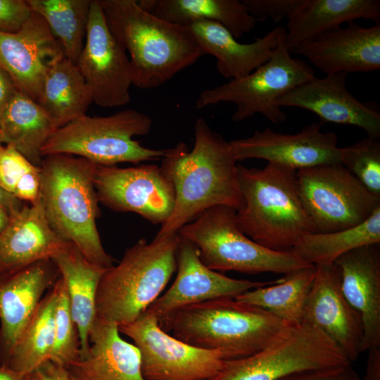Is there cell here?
Wrapping results in <instances>:
<instances>
[{"mask_svg": "<svg viewBox=\"0 0 380 380\" xmlns=\"http://www.w3.org/2000/svg\"><path fill=\"white\" fill-rule=\"evenodd\" d=\"M160 166L175 193L172 212L156 236L177 233L203 211L217 205L237 210L242 205L237 160L229 144L203 118L194 126V144L165 150Z\"/></svg>", "mask_w": 380, "mask_h": 380, "instance_id": "1", "label": "cell"}, {"mask_svg": "<svg viewBox=\"0 0 380 380\" xmlns=\"http://www.w3.org/2000/svg\"><path fill=\"white\" fill-rule=\"evenodd\" d=\"M108 26L129 54L132 84L158 87L204 55L190 30L142 8L136 0H99Z\"/></svg>", "mask_w": 380, "mask_h": 380, "instance_id": "2", "label": "cell"}, {"mask_svg": "<svg viewBox=\"0 0 380 380\" xmlns=\"http://www.w3.org/2000/svg\"><path fill=\"white\" fill-rule=\"evenodd\" d=\"M158 321L176 338L220 351L225 360L258 353L289 324L262 308L230 297L184 306Z\"/></svg>", "mask_w": 380, "mask_h": 380, "instance_id": "3", "label": "cell"}, {"mask_svg": "<svg viewBox=\"0 0 380 380\" xmlns=\"http://www.w3.org/2000/svg\"><path fill=\"white\" fill-rule=\"evenodd\" d=\"M96 166L72 155L43 157L40 197L53 230L87 260L108 269L115 259L105 251L96 224L100 213L94 183Z\"/></svg>", "mask_w": 380, "mask_h": 380, "instance_id": "4", "label": "cell"}, {"mask_svg": "<svg viewBox=\"0 0 380 380\" xmlns=\"http://www.w3.org/2000/svg\"><path fill=\"white\" fill-rule=\"evenodd\" d=\"M237 175L242 205L236 220L251 239L284 252L303 236L316 233L300 198L296 170L271 163L263 168L238 163Z\"/></svg>", "mask_w": 380, "mask_h": 380, "instance_id": "5", "label": "cell"}, {"mask_svg": "<svg viewBox=\"0 0 380 380\" xmlns=\"http://www.w3.org/2000/svg\"><path fill=\"white\" fill-rule=\"evenodd\" d=\"M180 235L139 239L115 266L108 268L98 286L96 318L118 327L134 322L160 296L177 271Z\"/></svg>", "mask_w": 380, "mask_h": 380, "instance_id": "6", "label": "cell"}, {"mask_svg": "<svg viewBox=\"0 0 380 380\" xmlns=\"http://www.w3.org/2000/svg\"><path fill=\"white\" fill-rule=\"evenodd\" d=\"M152 125L150 116L134 109L108 116L84 115L56 129L43 145L42 156H77L108 166L160 159L166 149L146 148L134 139L148 134Z\"/></svg>", "mask_w": 380, "mask_h": 380, "instance_id": "7", "label": "cell"}, {"mask_svg": "<svg viewBox=\"0 0 380 380\" xmlns=\"http://www.w3.org/2000/svg\"><path fill=\"white\" fill-rule=\"evenodd\" d=\"M177 233L194 243L202 262L216 272L286 274L314 266L292 251H272L251 239L239 227L236 210L225 205L203 211Z\"/></svg>", "mask_w": 380, "mask_h": 380, "instance_id": "8", "label": "cell"}, {"mask_svg": "<svg viewBox=\"0 0 380 380\" xmlns=\"http://www.w3.org/2000/svg\"><path fill=\"white\" fill-rule=\"evenodd\" d=\"M284 33L268 61L242 78L203 90L196 99V108L229 102L236 105L235 122L258 113L273 124L285 121L286 114L277 100L315 75L311 65L291 56Z\"/></svg>", "mask_w": 380, "mask_h": 380, "instance_id": "9", "label": "cell"}, {"mask_svg": "<svg viewBox=\"0 0 380 380\" xmlns=\"http://www.w3.org/2000/svg\"><path fill=\"white\" fill-rule=\"evenodd\" d=\"M341 348L317 328L289 324L266 347L243 358L224 360L210 380H278L302 370L351 365Z\"/></svg>", "mask_w": 380, "mask_h": 380, "instance_id": "10", "label": "cell"}, {"mask_svg": "<svg viewBox=\"0 0 380 380\" xmlns=\"http://www.w3.org/2000/svg\"><path fill=\"white\" fill-rule=\"evenodd\" d=\"M303 207L316 233L343 230L361 224L380 206V196L369 191L341 163L296 170Z\"/></svg>", "mask_w": 380, "mask_h": 380, "instance_id": "11", "label": "cell"}, {"mask_svg": "<svg viewBox=\"0 0 380 380\" xmlns=\"http://www.w3.org/2000/svg\"><path fill=\"white\" fill-rule=\"evenodd\" d=\"M118 330L139 349L146 380H210L225 360L220 351L194 347L170 335L153 316L141 314Z\"/></svg>", "mask_w": 380, "mask_h": 380, "instance_id": "12", "label": "cell"}, {"mask_svg": "<svg viewBox=\"0 0 380 380\" xmlns=\"http://www.w3.org/2000/svg\"><path fill=\"white\" fill-rule=\"evenodd\" d=\"M94 183L99 202L115 212L134 213L161 225L172 212L173 184L156 165L125 168L97 165Z\"/></svg>", "mask_w": 380, "mask_h": 380, "instance_id": "13", "label": "cell"}, {"mask_svg": "<svg viewBox=\"0 0 380 380\" xmlns=\"http://www.w3.org/2000/svg\"><path fill=\"white\" fill-rule=\"evenodd\" d=\"M76 65L96 105L118 107L130 101L129 59L111 33L99 0H91L85 42Z\"/></svg>", "mask_w": 380, "mask_h": 380, "instance_id": "14", "label": "cell"}, {"mask_svg": "<svg viewBox=\"0 0 380 380\" xmlns=\"http://www.w3.org/2000/svg\"><path fill=\"white\" fill-rule=\"evenodd\" d=\"M237 161L250 158L298 170L322 164L341 163L338 137L322 132L312 123L296 134H283L266 127L246 138L229 141Z\"/></svg>", "mask_w": 380, "mask_h": 380, "instance_id": "15", "label": "cell"}, {"mask_svg": "<svg viewBox=\"0 0 380 380\" xmlns=\"http://www.w3.org/2000/svg\"><path fill=\"white\" fill-rule=\"evenodd\" d=\"M177 276L169 289L142 314L157 319L191 304L220 298H236L249 290L273 284L228 277L207 267L201 261L196 246L180 236L177 252Z\"/></svg>", "mask_w": 380, "mask_h": 380, "instance_id": "16", "label": "cell"}, {"mask_svg": "<svg viewBox=\"0 0 380 380\" xmlns=\"http://www.w3.org/2000/svg\"><path fill=\"white\" fill-rule=\"evenodd\" d=\"M63 57L61 44L44 18L34 11L18 32H0V67L18 91L38 103L46 75Z\"/></svg>", "mask_w": 380, "mask_h": 380, "instance_id": "17", "label": "cell"}, {"mask_svg": "<svg viewBox=\"0 0 380 380\" xmlns=\"http://www.w3.org/2000/svg\"><path fill=\"white\" fill-rule=\"evenodd\" d=\"M315 267L316 275L305 304L302 322L322 331L353 362L364 352L362 317L342 293L338 266L333 263Z\"/></svg>", "mask_w": 380, "mask_h": 380, "instance_id": "18", "label": "cell"}, {"mask_svg": "<svg viewBox=\"0 0 380 380\" xmlns=\"http://www.w3.org/2000/svg\"><path fill=\"white\" fill-rule=\"evenodd\" d=\"M298 54L322 72H367L380 69V23L363 27L355 22L338 27L298 44Z\"/></svg>", "mask_w": 380, "mask_h": 380, "instance_id": "19", "label": "cell"}, {"mask_svg": "<svg viewBox=\"0 0 380 380\" xmlns=\"http://www.w3.org/2000/svg\"><path fill=\"white\" fill-rule=\"evenodd\" d=\"M348 74L340 72L314 76L289 91L277 101L280 107H296L316 114L321 122L362 128L369 137L379 139L380 113L355 98L346 87Z\"/></svg>", "mask_w": 380, "mask_h": 380, "instance_id": "20", "label": "cell"}, {"mask_svg": "<svg viewBox=\"0 0 380 380\" xmlns=\"http://www.w3.org/2000/svg\"><path fill=\"white\" fill-rule=\"evenodd\" d=\"M60 274L51 260L0 273V366H4L46 290Z\"/></svg>", "mask_w": 380, "mask_h": 380, "instance_id": "21", "label": "cell"}, {"mask_svg": "<svg viewBox=\"0 0 380 380\" xmlns=\"http://www.w3.org/2000/svg\"><path fill=\"white\" fill-rule=\"evenodd\" d=\"M71 243L51 228L39 196L34 203L10 214L0 232V273L9 274L34 262L51 260Z\"/></svg>", "mask_w": 380, "mask_h": 380, "instance_id": "22", "label": "cell"}, {"mask_svg": "<svg viewBox=\"0 0 380 380\" xmlns=\"http://www.w3.org/2000/svg\"><path fill=\"white\" fill-rule=\"evenodd\" d=\"M334 263L344 297L362 317L363 351L380 348V243L355 248Z\"/></svg>", "mask_w": 380, "mask_h": 380, "instance_id": "23", "label": "cell"}, {"mask_svg": "<svg viewBox=\"0 0 380 380\" xmlns=\"http://www.w3.org/2000/svg\"><path fill=\"white\" fill-rule=\"evenodd\" d=\"M68 370L72 380H146L137 347L121 338L117 324L97 318L88 351Z\"/></svg>", "mask_w": 380, "mask_h": 380, "instance_id": "24", "label": "cell"}, {"mask_svg": "<svg viewBox=\"0 0 380 380\" xmlns=\"http://www.w3.org/2000/svg\"><path fill=\"white\" fill-rule=\"evenodd\" d=\"M186 27L203 53L216 58L218 72L230 80L242 78L268 61L285 31L284 27H277L255 37L253 42L244 44L215 22H195Z\"/></svg>", "mask_w": 380, "mask_h": 380, "instance_id": "25", "label": "cell"}, {"mask_svg": "<svg viewBox=\"0 0 380 380\" xmlns=\"http://www.w3.org/2000/svg\"><path fill=\"white\" fill-rule=\"evenodd\" d=\"M363 18L380 21L379 0H300L288 17L286 46L291 51L300 43Z\"/></svg>", "mask_w": 380, "mask_h": 380, "instance_id": "26", "label": "cell"}, {"mask_svg": "<svg viewBox=\"0 0 380 380\" xmlns=\"http://www.w3.org/2000/svg\"><path fill=\"white\" fill-rule=\"evenodd\" d=\"M51 260L65 284L72 316L79 331L81 357L89 348V334L96 318L97 289L107 269L87 260L72 244Z\"/></svg>", "mask_w": 380, "mask_h": 380, "instance_id": "27", "label": "cell"}, {"mask_svg": "<svg viewBox=\"0 0 380 380\" xmlns=\"http://www.w3.org/2000/svg\"><path fill=\"white\" fill-rule=\"evenodd\" d=\"M139 5L167 22L186 27L212 21L226 27L237 39L250 32L257 20L239 0H140Z\"/></svg>", "mask_w": 380, "mask_h": 380, "instance_id": "28", "label": "cell"}, {"mask_svg": "<svg viewBox=\"0 0 380 380\" xmlns=\"http://www.w3.org/2000/svg\"><path fill=\"white\" fill-rule=\"evenodd\" d=\"M92 96L77 65L63 57L49 70L39 104L55 130L86 115Z\"/></svg>", "mask_w": 380, "mask_h": 380, "instance_id": "29", "label": "cell"}, {"mask_svg": "<svg viewBox=\"0 0 380 380\" xmlns=\"http://www.w3.org/2000/svg\"><path fill=\"white\" fill-rule=\"evenodd\" d=\"M0 130L4 144L40 166L42 148L55 129L42 106L17 91L0 117Z\"/></svg>", "mask_w": 380, "mask_h": 380, "instance_id": "30", "label": "cell"}, {"mask_svg": "<svg viewBox=\"0 0 380 380\" xmlns=\"http://www.w3.org/2000/svg\"><path fill=\"white\" fill-rule=\"evenodd\" d=\"M315 275V265L302 268L273 284L249 290L234 298L262 308L289 324H300Z\"/></svg>", "mask_w": 380, "mask_h": 380, "instance_id": "31", "label": "cell"}, {"mask_svg": "<svg viewBox=\"0 0 380 380\" xmlns=\"http://www.w3.org/2000/svg\"><path fill=\"white\" fill-rule=\"evenodd\" d=\"M380 243V206L355 227L329 233L303 236L292 251L313 265H330L341 255L358 247Z\"/></svg>", "mask_w": 380, "mask_h": 380, "instance_id": "32", "label": "cell"}, {"mask_svg": "<svg viewBox=\"0 0 380 380\" xmlns=\"http://www.w3.org/2000/svg\"><path fill=\"white\" fill-rule=\"evenodd\" d=\"M58 292L56 281L42 298L4 366L28 375L39 365L49 360L53 344Z\"/></svg>", "mask_w": 380, "mask_h": 380, "instance_id": "33", "label": "cell"}, {"mask_svg": "<svg viewBox=\"0 0 380 380\" xmlns=\"http://www.w3.org/2000/svg\"><path fill=\"white\" fill-rule=\"evenodd\" d=\"M61 44L64 56L76 64L84 47L91 0H26Z\"/></svg>", "mask_w": 380, "mask_h": 380, "instance_id": "34", "label": "cell"}, {"mask_svg": "<svg viewBox=\"0 0 380 380\" xmlns=\"http://www.w3.org/2000/svg\"><path fill=\"white\" fill-rule=\"evenodd\" d=\"M56 284L58 292L55 310L53 344L49 360L68 369L80 357V334L70 311L65 284L61 276Z\"/></svg>", "mask_w": 380, "mask_h": 380, "instance_id": "35", "label": "cell"}, {"mask_svg": "<svg viewBox=\"0 0 380 380\" xmlns=\"http://www.w3.org/2000/svg\"><path fill=\"white\" fill-rule=\"evenodd\" d=\"M341 164L369 191L380 196V141L367 137L341 150Z\"/></svg>", "mask_w": 380, "mask_h": 380, "instance_id": "36", "label": "cell"}, {"mask_svg": "<svg viewBox=\"0 0 380 380\" xmlns=\"http://www.w3.org/2000/svg\"><path fill=\"white\" fill-rule=\"evenodd\" d=\"M38 167L11 145L0 148V186L12 195L20 182Z\"/></svg>", "mask_w": 380, "mask_h": 380, "instance_id": "37", "label": "cell"}, {"mask_svg": "<svg viewBox=\"0 0 380 380\" xmlns=\"http://www.w3.org/2000/svg\"><path fill=\"white\" fill-rule=\"evenodd\" d=\"M242 1L257 21L270 18L276 23L288 18L300 2V0Z\"/></svg>", "mask_w": 380, "mask_h": 380, "instance_id": "38", "label": "cell"}, {"mask_svg": "<svg viewBox=\"0 0 380 380\" xmlns=\"http://www.w3.org/2000/svg\"><path fill=\"white\" fill-rule=\"evenodd\" d=\"M32 13L26 0H0V32H18Z\"/></svg>", "mask_w": 380, "mask_h": 380, "instance_id": "39", "label": "cell"}, {"mask_svg": "<svg viewBox=\"0 0 380 380\" xmlns=\"http://www.w3.org/2000/svg\"><path fill=\"white\" fill-rule=\"evenodd\" d=\"M278 380H362L351 365L302 370Z\"/></svg>", "mask_w": 380, "mask_h": 380, "instance_id": "40", "label": "cell"}, {"mask_svg": "<svg viewBox=\"0 0 380 380\" xmlns=\"http://www.w3.org/2000/svg\"><path fill=\"white\" fill-rule=\"evenodd\" d=\"M30 380H72L67 368L48 360L29 374Z\"/></svg>", "mask_w": 380, "mask_h": 380, "instance_id": "41", "label": "cell"}, {"mask_svg": "<svg viewBox=\"0 0 380 380\" xmlns=\"http://www.w3.org/2000/svg\"><path fill=\"white\" fill-rule=\"evenodd\" d=\"M17 91L12 78L0 67V117Z\"/></svg>", "mask_w": 380, "mask_h": 380, "instance_id": "42", "label": "cell"}, {"mask_svg": "<svg viewBox=\"0 0 380 380\" xmlns=\"http://www.w3.org/2000/svg\"><path fill=\"white\" fill-rule=\"evenodd\" d=\"M368 351L366 372L362 380H380V348H372Z\"/></svg>", "mask_w": 380, "mask_h": 380, "instance_id": "43", "label": "cell"}, {"mask_svg": "<svg viewBox=\"0 0 380 380\" xmlns=\"http://www.w3.org/2000/svg\"><path fill=\"white\" fill-rule=\"evenodd\" d=\"M23 206L22 201L6 191L0 186V207L6 209L10 213L18 210Z\"/></svg>", "mask_w": 380, "mask_h": 380, "instance_id": "44", "label": "cell"}, {"mask_svg": "<svg viewBox=\"0 0 380 380\" xmlns=\"http://www.w3.org/2000/svg\"><path fill=\"white\" fill-rule=\"evenodd\" d=\"M0 380H30L28 375H23L8 367L0 366Z\"/></svg>", "mask_w": 380, "mask_h": 380, "instance_id": "45", "label": "cell"}, {"mask_svg": "<svg viewBox=\"0 0 380 380\" xmlns=\"http://www.w3.org/2000/svg\"><path fill=\"white\" fill-rule=\"evenodd\" d=\"M10 214L6 209L0 207V232L4 230L8 223Z\"/></svg>", "mask_w": 380, "mask_h": 380, "instance_id": "46", "label": "cell"}, {"mask_svg": "<svg viewBox=\"0 0 380 380\" xmlns=\"http://www.w3.org/2000/svg\"><path fill=\"white\" fill-rule=\"evenodd\" d=\"M4 145V143L2 134H1V130H0V148Z\"/></svg>", "mask_w": 380, "mask_h": 380, "instance_id": "47", "label": "cell"}]
</instances>
